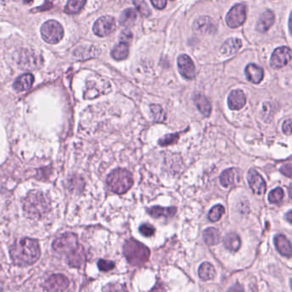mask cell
<instances>
[{"label": "cell", "instance_id": "obj_16", "mask_svg": "<svg viewBox=\"0 0 292 292\" xmlns=\"http://www.w3.org/2000/svg\"><path fill=\"white\" fill-rule=\"evenodd\" d=\"M242 42L238 38L228 39L220 48V53L224 57L232 56L242 48Z\"/></svg>", "mask_w": 292, "mask_h": 292}, {"label": "cell", "instance_id": "obj_27", "mask_svg": "<svg viewBox=\"0 0 292 292\" xmlns=\"http://www.w3.org/2000/svg\"><path fill=\"white\" fill-rule=\"evenodd\" d=\"M224 247L232 252H236L241 247V239L238 235L234 232H230L224 237Z\"/></svg>", "mask_w": 292, "mask_h": 292}, {"label": "cell", "instance_id": "obj_21", "mask_svg": "<svg viewBox=\"0 0 292 292\" xmlns=\"http://www.w3.org/2000/svg\"><path fill=\"white\" fill-rule=\"evenodd\" d=\"M194 101H195V106L199 110V112H201V114L206 118L209 117L211 112H212V106H211L209 101L207 100V98L201 94H197L194 97Z\"/></svg>", "mask_w": 292, "mask_h": 292}, {"label": "cell", "instance_id": "obj_36", "mask_svg": "<svg viewBox=\"0 0 292 292\" xmlns=\"http://www.w3.org/2000/svg\"><path fill=\"white\" fill-rule=\"evenodd\" d=\"M134 6H136V9L140 12V14L142 16V17H149L151 14V11L149 8H148V5L144 1H142V0H136V1H134L133 2Z\"/></svg>", "mask_w": 292, "mask_h": 292}, {"label": "cell", "instance_id": "obj_25", "mask_svg": "<svg viewBox=\"0 0 292 292\" xmlns=\"http://www.w3.org/2000/svg\"><path fill=\"white\" fill-rule=\"evenodd\" d=\"M66 260L69 265H71L72 267H80L83 265L85 260L83 247L79 246L73 253H71L70 255L66 257Z\"/></svg>", "mask_w": 292, "mask_h": 292}, {"label": "cell", "instance_id": "obj_3", "mask_svg": "<svg viewBox=\"0 0 292 292\" xmlns=\"http://www.w3.org/2000/svg\"><path fill=\"white\" fill-rule=\"evenodd\" d=\"M124 254L130 265H144L150 256L149 248L135 239H129L124 246Z\"/></svg>", "mask_w": 292, "mask_h": 292}, {"label": "cell", "instance_id": "obj_26", "mask_svg": "<svg viewBox=\"0 0 292 292\" xmlns=\"http://www.w3.org/2000/svg\"><path fill=\"white\" fill-rule=\"evenodd\" d=\"M198 274L202 280H211L215 277V269L211 263L203 262L198 269Z\"/></svg>", "mask_w": 292, "mask_h": 292}, {"label": "cell", "instance_id": "obj_43", "mask_svg": "<svg viewBox=\"0 0 292 292\" xmlns=\"http://www.w3.org/2000/svg\"><path fill=\"white\" fill-rule=\"evenodd\" d=\"M280 171L283 175H285L287 177H291V165L289 163L287 165H283V167H281Z\"/></svg>", "mask_w": 292, "mask_h": 292}, {"label": "cell", "instance_id": "obj_28", "mask_svg": "<svg viewBox=\"0 0 292 292\" xmlns=\"http://www.w3.org/2000/svg\"><path fill=\"white\" fill-rule=\"evenodd\" d=\"M129 53H130L129 45L118 43V45H116L114 48H112L111 55L117 61H121V60L127 59Z\"/></svg>", "mask_w": 292, "mask_h": 292}, {"label": "cell", "instance_id": "obj_2", "mask_svg": "<svg viewBox=\"0 0 292 292\" xmlns=\"http://www.w3.org/2000/svg\"><path fill=\"white\" fill-rule=\"evenodd\" d=\"M49 209V202L42 192H30L24 199V212L29 218L34 219L42 218V216L48 213Z\"/></svg>", "mask_w": 292, "mask_h": 292}, {"label": "cell", "instance_id": "obj_7", "mask_svg": "<svg viewBox=\"0 0 292 292\" xmlns=\"http://www.w3.org/2000/svg\"><path fill=\"white\" fill-rule=\"evenodd\" d=\"M18 64L24 70L34 71L41 67L42 58L36 51L25 49L18 56Z\"/></svg>", "mask_w": 292, "mask_h": 292}, {"label": "cell", "instance_id": "obj_39", "mask_svg": "<svg viewBox=\"0 0 292 292\" xmlns=\"http://www.w3.org/2000/svg\"><path fill=\"white\" fill-rule=\"evenodd\" d=\"M133 35L132 32L130 31L129 29H124L119 36V40H120V43H124V44H130L131 41H132Z\"/></svg>", "mask_w": 292, "mask_h": 292}, {"label": "cell", "instance_id": "obj_35", "mask_svg": "<svg viewBox=\"0 0 292 292\" xmlns=\"http://www.w3.org/2000/svg\"><path fill=\"white\" fill-rule=\"evenodd\" d=\"M283 198V190L281 188H276L271 190L268 195V201L270 203L276 204L280 202Z\"/></svg>", "mask_w": 292, "mask_h": 292}, {"label": "cell", "instance_id": "obj_17", "mask_svg": "<svg viewBox=\"0 0 292 292\" xmlns=\"http://www.w3.org/2000/svg\"><path fill=\"white\" fill-rule=\"evenodd\" d=\"M101 53V50L95 46H83L77 48L73 53L75 58L80 60L92 59L95 57L99 56Z\"/></svg>", "mask_w": 292, "mask_h": 292}, {"label": "cell", "instance_id": "obj_18", "mask_svg": "<svg viewBox=\"0 0 292 292\" xmlns=\"http://www.w3.org/2000/svg\"><path fill=\"white\" fill-rule=\"evenodd\" d=\"M245 75L249 82L254 84H258L264 78V71L259 65L249 64L245 69Z\"/></svg>", "mask_w": 292, "mask_h": 292}, {"label": "cell", "instance_id": "obj_29", "mask_svg": "<svg viewBox=\"0 0 292 292\" xmlns=\"http://www.w3.org/2000/svg\"><path fill=\"white\" fill-rule=\"evenodd\" d=\"M204 241L207 245L218 244L220 241V234L215 228H207L204 230L203 232Z\"/></svg>", "mask_w": 292, "mask_h": 292}, {"label": "cell", "instance_id": "obj_24", "mask_svg": "<svg viewBox=\"0 0 292 292\" xmlns=\"http://www.w3.org/2000/svg\"><path fill=\"white\" fill-rule=\"evenodd\" d=\"M238 177V171L235 168H230L222 172L219 177V181L222 186L224 188H230L234 185L236 182V178Z\"/></svg>", "mask_w": 292, "mask_h": 292}, {"label": "cell", "instance_id": "obj_6", "mask_svg": "<svg viewBox=\"0 0 292 292\" xmlns=\"http://www.w3.org/2000/svg\"><path fill=\"white\" fill-rule=\"evenodd\" d=\"M80 245L75 234L67 233L57 238L53 243V250L61 255H68L73 253Z\"/></svg>", "mask_w": 292, "mask_h": 292}, {"label": "cell", "instance_id": "obj_1", "mask_svg": "<svg viewBox=\"0 0 292 292\" xmlns=\"http://www.w3.org/2000/svg\"><path fill=\"white\" fill-rule=\"evenodd\" d=\"M10 254L14 264L18 265H32L41 256V249L36 240L24 238L12 245Z\"/></svg>", "mask_w": 292, "mask_h": 292}, {"label": "cell", "instance_id": "obj_22", "mask_svg": "<svg viewBox=\"0 0 292 292\" xmlns=\"http://www.w3.org/2000/svg\"><path fill=\"white\" fill-rule=\"evenodd\" d=\"M35 82V77L32 74H24L18 77L14 83V89L18 92L26 91L31 89Z\"/></svg>", "mask_w": 292, "mask_h": 292}, {"label": "cell", "instance_id": "obj_11", "mask_svg": "<svg viewBox=\"0 0 292 292\" xmlns=\"http://www.w3.org/2000/svg\"><path fill=\"white\" fill-rule=\"evenodd\" d=\"M69 286V279L63 274H53L45 281L44 288L48 292L63 291Z\"/></svg>", "mask_w": 292, "mask_h": 292}, {"label": "cell", "instance_id": "obj_12", "mask_svg": "<svg viewBox=\"0 0 292 292\" xmlns=\"http://www.w3.org/2000/svg\"><path fill=\"white\" fill-rule=\"evenodd\" d=\"M177 67H178L179 73L185 79L191 80L195 78L196 71H195V64L193 62L190 57L186 55V54H182L178 57L177 58Z\"/></svg>", "mask_w": 292, "mask_h": 292}, {"label": "cell", "instance_id": "obj_46", "mask_svg": "<svg viewBox=\"0 0 292 292\" xmlns=\"http://www.w3.org/2000/svg\"><path fill=\"white\" fill-rule=\"evenodd\" d=\"M290 214H291V211H289V212H287L286 218L287 219H288V221H289V223H290V222H291V219H290V217H291V216H290Z\"/></svg>", "mask_w": 292, "mask_h": 292}, {"label": "cell", "instance_id": "obj_31", "mask_svg": "<svg viewBox=\"0 0 292 292\" xmlns=\"http://www.w3.org/2000/svg\"><path fill=\"white\" fill-rule=\"evenodd\" d=\"M85 1L82 0H71L69 1L67 5L65 6V12L67 14H77L83 9V6L85 5Z\"/></svg>", "mask_w": 292, "mask_h": 292}, {"label": "cell", "instance_id": "obj_34", "mask_svg": "<svg viewBox=\"0 0 292 292\" xmlns=\"http://www.w3.org/2000/svg\"><path fill=\"white\" fill-rule=\"evenodd\" d=\"M150 109L152 115L154 117V121H165V113L161 106H159V105H151Z\"/></svg>", "mask_w": 292, "mask_h": 292}, {"label": "cell", "instance_id": "obj_40", "mask_svg": "<svg viewBox=\"0 0 292 292\" xmlns=\"http://www.w3.org/2000/svg\"><path fill=\"white\" fill-rule=\"evenodd\" d=\"M115 263L111 260H101L98 262V267L102 271H111L112 269L114 268Z\"/></svg>", "mask_w": 292, "mask_h": 292}, {"label": "cell", "instance_id": "obj_33", "mask_svg": "<svg viewBox=\"0 0 292 292\" xmlns=\"http://www.w3.org/2000/svg\"><path fill=\"white\" fill-rule=\"evenodd\" d=\"M224 212H225V210L222 205H216L212 207V209L210 210L209 213H208V218H209L210 221H218L222 218Z\"/></svg>", "mask_w": 292, "mask_h": 292}, {"label": "cell", "instance_id": "obj_44", "mask_svg": "<svg viewBox=\"0 0 292 292\" xmlns=\"http://www.w3.org/2000/svg\"><path fill=\"white\" fill-rule=\"evenodd\" d=\"M228 292H244V290L240 283H236L228 289Z\"/></svg>", "mask_w": 292, "mask_h": 292}, {"label": "cell", "instance_id": "obj_45", "mask_svg": "<svg viewBox=\"0 0 292 292\" xmlns=\"http://www.w3.org/2000/svg\"><path fill=\"white\" fill-rule=\"evenodd\" d=\"M149 292H166V290L161 283H158Z\"/></svg>", "mask_w": 292, "mask_h": 292}, {"label": "cell", "instance_id": "obj_9", "mask_svg": "<svg viewBox=\"0 0 292 292\" xmlns=\"http://www.w3.org/2000/svg\"><path fill=\"white\" fill-rule=\"evenodd\" d=\"M117 28L115 18L104 16L97 19L93 26V31L99 37H106L114 32Z\"/></svg>", "mask_w": 292, "mask_h": 292}, {"label": "cell", "instance_id": "obj_10", "mask_svg": "<svg viewBox=\"0 0 292 292\" xmlns=\"http://www.w3.org/2000/svg\"><path fill=\"white\" fill-rule=\"evenodd\" d=\"M291 59V50L288 47H280L273 51L270 59V65L273 69H281L286 66Z\"/></svg>", "mask_w": 292, "mask_h": 292}, {"label": "cell", "instance_id": "obj_41", "mask_svg": "<svg viewBox=\"0 0 292 292\" xmlns=\"http://www.w3.org/2000/svg\"><path fill=\"white\" fill-rule=\"evenodd\" d=\"M282 130H283V132L287 136L291 135V119L290 118H289L288 120L283 123Z\"/></svg>", "mask_w": 292, "mask_h": 292}, {"label": "cell", "instance_id": "obj_42", "mask_svg": "<svg viewBox=\"0 0 292 292\" xmlns=\"http://www.w3.org/2000/svg\"><path fill=\"white\" fill-rule=\"evenodd\" d=\"M151 4L154 6V8H156L158 10H162L165 8L167 2L165 0H156V1L152 0Z\"/></svg>", "mask_w": 292, "mask_h": 292}, {"label": "cell", "instance_id": "obj_19", "mask_svg": "<svg viewBox=\"0 0 292 292\" xmlns=\"http://www.w3.org/2000/svg\"><path fill=\"white\" fill-rule=\"evenodd\" d=\"M275 21L274 13L271 11H265L260 15L256 24V30L260 33L266 32L271 28Z\"/></svg>", "mask_w": 292, "mask_h": 292}, {"label": "cell", "instance_id": "obj_15", "mask_svg": "<svg viewBox=\"0 0 292 292\" xmlns=\"http://www.w3.org/2000/svg\"><path fill=\"white\" fill-rule=\"evenodd\" d=\"M194 30L200 34H212L215 32L216 27L212 18L203 16L195 20L194 23Z\"/></svg>", "mask_w": 292, "mask_h": 292}, {"label": "cell", "instance_id": "obj_38", "mask_svg": "<svg viewBox=\"0 0 292 292\" xmlns=\"http://www.w3.org/2000/svg\"><path fill=\"white\" fill-rule=\"evenodd\" d=\"M139 231L144 236H152L155 233V229L151 224H143L139 227Z\"/></svg>", "mask_w": 292, "mask_h": 292}, {"label": "cell", "instance_id": "obj_20", "mask_svg": "<svg viewBox=\"0 0 292 292\" xmlns=\"http://www.w3.org/2000/svg\"><path fill=\"white\" fill-rule=\"evenodd\" d=\"M274 245L277 250L283 256L291 257V245L286 236L277 235L274 237Z\"/></svg>", "mask_w": 292, "mask_h": 292}, {"label": "cell", "instance_id": "obj_37", "mask_svg": "<svg viewBox=\"0 0 292 292\" xmlns=\"http://www.w3.org/2000/svg\"><path fill=\"white\" fill-rule=\"evenodd\" d=\"M103 292H129L127 288L122 283H111L104 287Z\"/></svg>", "mask_w": 292, "mask_h": 292}, {"label": "cell", "instance_id": "obj_32", "mask_svg": "<svg viewBox=\"0 0 292 292\" xmlns=\"http://www.w3.org/2000/svg\"><path fill=\"white\" fill-rule=\"evenodd\" d=\"M181 134L182 132L165 135V136H163L162 138L159 139V142H158L159 146L165 147V146H169V145L176 144L180 138Z\"/></svg>", "mask_w": 292, "mask_h": 292}, {"label": "cell", "instance_id": "obj_14", "mask_svg": "<svg viewBox=\"0 0 292 292\" xmlns=\"http://www.w3.org/2000/svg\"><path fill=\"white\" fill-rule=\"evenodd\" d=\"M246 96L241 89H236L230 92L228 96V106L232 111H239L246 105Z\"/></svg>", "mask_w": 292, "mask_h": 292}, {"label": "cell", "instance_id": "obj_30", "mask_svg": "<svg viewBox=\"0 0 292 292\" xmlns=\"http://www.w3.org/2000/svg\"><path fill=\"white\" fill-rule=\"evenodd\" d=\"M136 18H137V13L135 9L129 8V9L124 10L123 12L120 16V21L119 22L123 26H132L136 22Z\"/></svg>", "mask_w": 292, "mask_h": 292}, {"label": "cell", "instance_id": "obj_13", "mask_svg": "<svg viewBox=\"0 0 292 292\" xmlns=\"http://www.w3.org/2000/svg\"><path fill=\"white\" fill-rule=\"evenodd\" d=\"M248 185L257 195H262L266 190V185L263 177L254 169H251L247 175Z\"/></svg>", "mask_w": 292, "mask_h": 292}, {"label": "cell", "instance_id": "obj_8", "mask_svg": "<svg viewBox=\"0 0 292 292\" xmlns=\"http://www.w3.org/2000/svg\"><path fill=\"white\" fill-rule=\"evenodd\" d=\"M247 18V9L242 4H237L229 11L225 17V22L228 27L231 29H236L242 26Z\"/></svg>", "mask_w": 292, "mask_h": 292}, {"label": "cell", "instance_id": "obj_23", "mask_svg": "<svg viewBox=\"0 0 292 292\" xmlns=\"http://www.w3.org/2000/svg\"><path fill=\"white\" fill-rule=\"evenodd\" d=\"M148 212L153 218H160V217H165V218H171L176 214L177 208L174 207H163L159 206H155L148 208Z\"/></svg>", "mask_w": 292, "mask_h": 292}, {"label": "cell", "instance_id": "obj_5", "mask_svg": "<svg viewBox=\"0 0 292 292\" xmlns=\"http://www.w3.org/2000/svg\"><path fill=\"white\" fill-rule=\"evenodd\" d=\"M41 34L47 43L58 44L64 37V28L56 20H49L42 24Z\"/></svg>", "mask_w": 292, "mask_h": 292}, {"label": "cell", "instance_id": "obj_4", "mask_svg": "<svg viewBox=\"0 0 292 292\" xmlns=\"http://www.w3.org/2000/svg\"><path fill=\"white\" fill-rule=\"evenodd\" d=\"M106 183L112 192L121 195L126 193L132 187L134 179L132 174L128 170L118 168L108 175Z\"/></svg>", "mask_w": 292, "mask_h": 292}]
</instances>
